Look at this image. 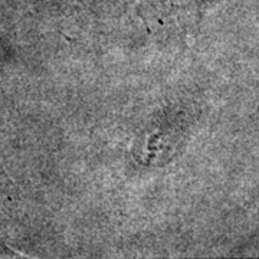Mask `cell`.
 <instances>
[{
    "label": "cell",
    "instance_id": "6da1fadb",
    "mask_svg": "<svg viewBox=\"0 0 259 259\" xmlns=\"http://www.w3.org/2000/svg\"><path fill=\"white\" fill-rule=\"evenodd\" d=\"M185 115L166 114L158 117L137 140L136 154L140 163L146 166L163 164L175 156L176 150L185 144L186 139Z\"/></svg>",
    "mask_w": 259,
    "mask_h": 259
},
{
    "label": "cell",
    "instance_id": "7a4b0ae2",
    "mask_svg": "<svg viewBox=\"0 0 259 259\" xmlns=\"http://www.w3.org/2000/svg\"><path fill=\"white\" fill-rule=\"evenodd\" d=\"M163 8L186 13H200L210 9L221 0H158Z\"/></svg>",
    "mask_w": 259,
    "mask_h": 259
},
{
    "label": "cell",
    "instance_id": "3957f363",
    "mask_svg": "<svg viewBox=\"0 0 259 259\" xmlns=\"http://www.w3.org/2000/svg\"><path fill=\"white\" fill-rule=\"evenodd\" d=\"M3 190H5V187H3V182H2V179H0V194L3 193Z\"/></svg>",
    "mask_w": 259,
    "mask_h": 259
}]
</instances>
